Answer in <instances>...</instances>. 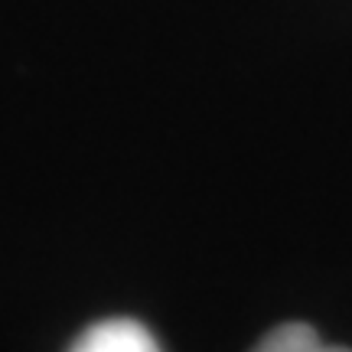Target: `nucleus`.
Wrapping results in <instances>:
<instances>
[{
    "instance_id": "nucleus-1",
    "label": "nucleus",
    "mask_w": 352,
    "mask_h": 352,
    "mask_svg": "<svg viewBox=\"0 0 352 352\" xmlns=\"http://www.w3.org/2000/svg\"><path fill=\"white\" fill-rule=\"evenodd\" d=\"M69 352H164L153 333L138 320H101L72 342Z\"/></svg>"
},
{
    "instance_id": "nucleus-2",
    "label": "nucleus",
    "mask_w": 352,
    "mask_h": 352,
    "mask_svg": "<svg viewBox=\"0 0 352 352\" xmlns=\"http://www.w3.org/2000/svg\"><path fill=\"white\" fill-rule=\"evenodd\" d=\"M252 352H352V349L323 342L316 336V329L307 327V323H284V327L271 329Z\"/></svg>"
}]
</instances>
